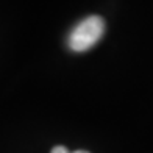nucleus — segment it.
Here are the masks:
<instances>
[{
  "mask_svg": "<svg viewBox=\"0 0 153 153\" xmlns=\"http://www.w3.org/2000/svg\"><path fill=\"white\" fill-rule=\"evenodd\" d=\"M50 153H71V152H69V150L64 147V145H56V147L52 149Z\"/></svg>",
  "mask_w": 153,
  "mask_h": 153,
  "instance_id": "f03ea898",
  "label": "nucleus"
},
{
  "mask_svg": "<svg viewBox=\"0 0 153 153\" xmlns=\"http://www.w3.org/2000/svg\"><path fill=\"white\" fill-rule=\"evenodd\" d=\"M74 153H89V152H86V150H76V152H74Z\"/></svg>",
  "mask_w": 153,
  "mask_h": 153,
  "instance_id": "7ed1b4c3",
  "label": "nucleus"
},
{
  "mask_svg": "<svg viewBox=\"0 0 153 153\" xmlns=\"http://www.w3.org/2000/svg\"><path fill=\"white\" fill-rule=\"evenodd\" d=\"M105 33V20L100 16L83 19L69 34V47L74 52H85L94 47Z\"/></svg>",
  "mask_w": 153,
  "mask_h": 153,
  "instance_id": "f257e3e1",
  "label": "nucleus"
}]
</instances>
